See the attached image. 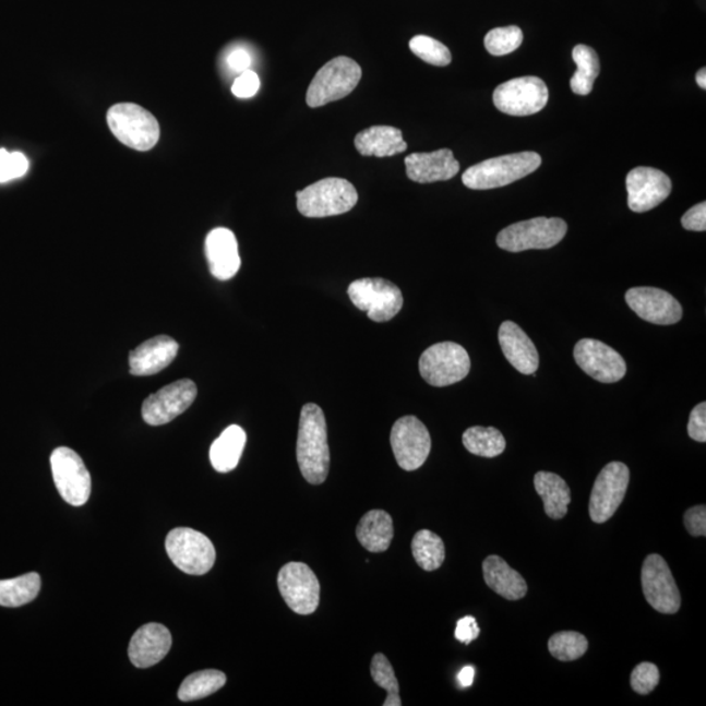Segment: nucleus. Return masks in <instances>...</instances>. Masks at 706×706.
I'll return each mask as SVG.
<instances>
[{
    "label": "nucleus",
    "mask_w": 706,
    "mask_h": 706,
    "mask_svg": "<svg viewBox=\"0 0 706 706\" xmlns=\"http://www.w3.org/2000/svg\"><path fill=\"white\" fill-rule=\"evenodd\" d=\"M296 453L302 477L308 483H325L330 470V448L325 414L320 406L308 404L302 407Z\"/></svg>",
    "instance_id": "obj_1"
},
{
    "label": "nucleus",
    "mask_w": 706,
    "mask_h": 706,
    "mask_svg": "<svg viewBox=\"0 0 706 706\" xmlns=\"http://www.w3.org/2000/svg\"><path fill=\"white\" fill-rule=\"evenodd\" d=\"M540 165L542 157L536 152H518L474 165L462 176V182L472 190L503 188L534 173Z\"/></svg>",
    "instance_id": "obj_2"
},
{
    "label": "nucleus",
    "mask_w": 706,
    "mask_h": 706,
    "mask_svg": "<svg viewBox=\"0 0 706 706\" xmlns=\"http://www.w3.org/2000/svg\"><path fill=\"white\" fill-rule=\"evenodd\" d=\"M297 210L306 217H328L349 213L359 201L354 184L343 178H325L297 191Z\"/></svg>",
    "instance_id": "obj_3"
},
{
    "label": "nucleus",
    "mask_w": 706,
    "mask_h": 706,
    "mask_svg": "<svg viewBox=\"0 0 706 706\" xmlns=\"http://www.w3.org/2000/svg\"><path fill=\"white\" fill-rule=\"evenodd\" d=\"M362 71L358 62L348 57H336L316 72L310 83L307 103L310 108L342 100L351 95L361 81Z\"/></svg>",
    "instance_id": "obj_4"
},
{
    "label": "nucleus",
    "mask_w": 706,
    "mask_h": 706,
    "mask_svg": "<svg viewBox=\"0 0 706 706\" xmlns=\"http://www.w3.org/2000/svg\"><path fill=\"white\" fill-rule=\"evenodd\" d=\"M566 232L567 226L563 219L536 217V219L512 224L501 230L498 246L511 253L551 249L564 239Z\"/></svg>",
    "instance_id": "obj_5"
},
{
    "label": "nucleus",
    "mask_w": 706,
    "mask_h": 706,
    "mask_svg": "<svg viewBox=\"0 0 706 706\" xmlns=\"http://www.w3.org/2000/svg\"><path fill=\"white\" fill-rule=\"evenodd\" d=\"M108 124L118 141L136 151L154 148L160 127L148 110L136 104H117L108 111Z\"/></svg>",
    "instance_id": "obj_6"
},
{
    "label": "nucleus",
    "mask_w": 706,
    "mask_h": 706,
    "mask_svg": "<svg viewBox=\"0 0 706 706\" xmlns=\"http://www.w3.org/2000/svg\"><path fill=\"white\" fill-rule=\"evenodd\" d=\"M165 550L178 570L191 576H203L215 565L213 542L204 534L189 527L171 530L165 540Z\"/></svg>",
    "instance_id": "obj_7"
},
{
    "label": "nucleus",
    "mask_w": 706,
    "mask_h": 706,
    "mask_svg": "<svg viewBox=\"0 0 706 706\" xmlns=\"http://www.w3.org/2000/svg\"><path fill=\"white\" fill-rule=\"evenodd\" d=\"M471 360L457 343L442 342L426 349L419 361V371L429 385L445 387L457 384L470 373Z\"/></svg>",
    "instance_id": "obj_8"
},
{
    "label": "nucleus",
    "mask_w": 706,
    "mask_h": 706,
    "mask_svg": "<svg viewBox=\"0 0 706 706\" xmlns=\"http://www.w3.org/2000/svg\"><path fill=\"white\" fill-rule=\"evenodd\" d=\"M349 299L374 322L394 319L404 307V295L392 282L381 278L355 280L348 287Z\"/></svg>",
    "instance_id": "obj_9"
},
{
    "label": "nucleus",
    "mask_w": 706,
    "mask_h": 706,
    "mask_svg": "<svg viewBox=\"0 0 706 706\" xmlns=\"http://www.w3.org/2000/svg\"><path fill=\"white\" fill-rule=\"evenodd\" d=\"M52 478L65 503L82 506L89 500L92 481L81 455L70 447H58L50 458Z\"/></svg>",
    "instance_id": "obj_10"
},
{
    "label": "nucleus",
    "mask_w": 706,
    "mask_h": 706,
    "mask_svg": "<svg viewBox=\"0 0 706 706\" xmlns=\"http://www.w3.org/2000/svg\"><path fill=\"white\" fill-rule=\"evenodd\" d=\"M494 107L505 115L526 117L539 113L549 103V88L542 79L524 76L499 85L493 94Z\"/></svg>",
    "instance_id": "obj_11"
},
{
    "label": "nucleus",
    "mask_w": 706,
    "mask_h": 706,
    "mask_svg": "<svg viewBox=\"0 0 706 706\" xmlns=\"http://www.w3.org/2000/svg\"><path fill=\"white\" fill-rule=\"evenodd\" d=\"M630 486V468L622 462H611L599 472L594 483L589 513L593 523L605 524L622 505Z\"/></svg>",
    "instance_id": "obj_12"
},
{
    "label": "nucleus",
    "mask_w": 706,
    "mask_h": 706,
    "mask_svg": "<svg viewBox=\"0 0 706 706\" xmlns=\"http://www.w3.org/2000/svg\"><path fill=\"white\" fill-rule=\"evenodd\" d=\"M643 591L653 609L672 615L681 609V591L666 560L657 553L645 559L642 570Z\"/></svg>",
    "instance_id": "obj_13"
},
{
    "label": "nucleus",
    "mask_w": 706,
    "mask_h": 706,
    "mask_svg": "<svg viewBox=\"0 0 706 706\" xmlns=\"http://www.w3.org/2000/svg\"><path fill=\"white\" fill-rule=\"evenodd\" d=\"M279 591L290 610L299 615H310L320 606V581L303 563L284 565L278 576Z\"/></svg>",
    "instance_id": "obj_14"
},
{
    "label": "nucleus",
    "mask_w": 706,
    "mask_h": 706,
    "mask_svg": "<svg viewBox=\"0 0 706 706\" xmlns=\"http://www.w3.org/2000/svg\"><path fill=\"white\" fill-rule=\"evenodd\" d=\"M391 442L395 459L406 471L418 470L431 453L432 440L418 418L404 417L392 429Z\"/></svg>",
    "instance_id": "obj_15"
},
{
    "label": "nucleus",
    "mask_w": 706,
    "mask_h": 706,
    "mask_svg": "<svg viewBox=\"0 0 706 706\" xmlns=\"http://www.w3.org/2000/svg\"><path fill=\"white\" fill-rule=\"evenodd\" d=\"M196 394L198 388L193 381H176L144 400L142 417L149 426L168 424L194 404Z\"/></svg>",
    "instance_id": "obj_16"
},
{
    "label": "nucleus",
    "mask_w": 706,
    "mask_h": 706,
    "mask_svg": "<svg viewBox=\"0 0 706 706\" xmlns=\"http://www.w3.org/2000/svg\"><path fill=\"white\" fill-rule=\"evenodd\" d=\"M574 360L591 379L602 384H613L624 379L626 364L623 356L606 343L581 339L574 347Z\"/></svg>",
    "instance_id": "obj_17"
},
{
    "label": "nucleus",
    "mask_w": 706,
    "mask_h": 706,
    "mask_svg": "<svg viewBox=\"0 0 706 706\" xmlns=\"http://www.w3.org/2000/svg\"><path fill=\"white\" fill-rule=\"evenodd\" d=\"M625 301L639 319L655 323V325H675L683 316L681 302L663 289L631 288L626 290Z\"/></svg>",
    "instance_id": "obj_18"
},
{
    "label": "nucleus",
    "mask_w": 706,
    "mask_h": 706,
    "mask_svg": "<svg viewBox=\"0 0 706 706\" xmlns=\"http://www.w3.org/2000/svg\"><path fill=\"white\" fill-rule=\"evenodd\" d=\"M672 184L663 171L638 167L626 176V191H629V206L633 213L643 214L656 208L668 200Z\"/></svg>",
    "instance_id": "obj_19"
},
{
    "label": "nucleus",
    "mask_w": 706,
    "mask_h": 706,
    "mask_svg": "<svg viewBox=\"0 0 706 706\" xmlns=\"http://www.w3.org/2000/svg\"><path fill=\"white\" fill-rule=\"evenodd\" d=\"M171 648V635L161 624L149 623L134 633L129 657L137 669H148L161 662Z\"/></svg>",
    "instance_id": "obj_20"
},
{
    "label": "nucleus",
    "mask_w": 706,
    "mask_h": 706,
    "mask_svg": "<svg viewBox=\"0 0 706 706\" xmlns=\"http://www.w3.org/2000/svg\"><path fill=\"white\" fill-rule=\"evenodd\" d=\"M206 255L210 272L219 280H229L239 273L241 259L239 243L232 230L216 228L206 239Z\"/></svg>",
    "instance_id": "obj_21"
},
{
    "label": "nucleus",
    "mask_w": 706,
    "mask_h": 706,
    "mask_svg": "<svg viewBox=\"0 0 706 706\" xmlns=\"http://www.w3.org/2000/svg\"><path fill=\"white\" fill-rule=\"evenodd\" d=\"M178 343L167 335H158L145 340L130 352V372L142 375L157 374L168 368L178 354Z\"/></svg>",
    "instance_id": "obj_22"
},
{
    "label": "nucleus",
    "mask_w": 706,
    "mask_h": 706,
    "mask_svg": "<svg viewBox=\"0 0 706 706\" xmlns=\"http://www.w3.org/2000/svg\"><path fill=\"white\" fill-rule=\"evenodd\" d=\"M405 165L407 177L418 183L452 180L459 171V163L447 148L429 152V154L408 155Z\"/></svg>",
    "instance_id": "obj_23"
},
{
    "label": "nucleus",
    "mask_w": 706,
    "mask_h": 706,
    "mask_svg": "<svg viewBox=\"0 0 706 706\" xmlns=\"http://www.w3.org/2000/svg\"><path fill=\"white\" fill-rule=\"evenodd\" d=\"M500 347L507 361L519 373L529 375L538 371L539 354L536 345L517 323L503 322L499 330Z\"/></svg>",
    "instance_id": "obj_24"
},
{
    "label": "nucleus",
    "mask_w": 706,
    "mask_h": 706,
    "mask_svg": "<svg viewBox=\"0 0 706 706\" xmlns=\"http://www.w3.org/2000/svg\"><path fill=\"white\" fill-rule=\"evenodd\" d=\"M484 581L491 590L507 600L523 599L527 594V584L517 571L503 558L491 555L483 563Z\"/></svg>",
    "instance_id": "obj_25"
},
{
    "label": "nucleus",
    "mask_w": 706,
    "mask_h": 706,
    "mask_svg": "<svg viewBox=\"0 0 706 706\" xmlns=\"http://www.w3.org/2000/svg\"><path fill=\"white\" fill-rule=\"evenodd\" d=\"M355 147L362 156L388 157L405 152L407 143L399 129L372 127L356 135Z\"/></svg>",
    "instance_id": "obj_26"
},
{
    "label": "nucleus",
    "mask_w": 706,
    "mask_h": 706,
    "mask_svg": "<svg viewBox=\"0 0 706 706\" xmlns=\"http://www.w3.org/2000/svg\"><path fill=\"white\" fill-rule=\"evenodd\" d=\"M356 537L366 550L373 553L385 552L394 538L391 514L385 511H371L360 519Z\"/></svg>",
    "instance_id": "obj_27"
},
{
    "label": "nucleus",
    "mask_w": 706,
    "mask_h": 706,
    "mask_svg": "<svg viewBox=\"0 0 706 706\" xmlns=\"http://www.w3.org/2000/svg\"><path fill=\"white\" fill-rule=\"evenodd\" d=\"M537 493L543 500L545 512L552 519L566 516L572 501L571 488L558 474L539 471L534 477Z\"/></svg>",
    "instance_id": "obj_28"
},
{
    "label": "nucleus",
    "mask_w": 706,
    "mask_h": 706,
    "mask_svg": "<svg viewBox=\"0 0 706 706\" xmlns=\"http://www.w3.org/2000/svg\"><path fill=\"white\" fill-rule=\"evenodd\" d=\"M246 444V431L239 426L228 427L210 448L211 465L217 472L224 474L235 470L239 466Z\"/></svg>",
    "instance_id": "obj_29"
},
{
    "label": "nucleus",
    "mask_w": 706,
    "mask_h": 706,
    "mask_svg": "<svg viewBox=\"0 0 706 706\" xmlns=\"http://www.w3.org/2000/svg\"><path fill=\"white\" fill-rule=\"evenodd\" d=\"M572 56L578 70L571 79V88L576 95L587 96L591 94L594 82L599 75V58L596 50L586 45H577Z\"/></svg>",
    "instance_id": "obj_30"
},
{
    "label": "nucleus",
    "mask_w": 706,
    "mask_h": 706,
    "mask_svg": "<svg viewBox=\"0 0 706 706\" xmlns=\"http://www.w3.org/2000/svg\"><path fill=\"white\" fill-rule=\"evenodd\" d=\"M41 590V578L37 573L24 574L17 578L0 581V606L22 607L33 602Z\"/></svg>",
    "instance_id": "obj_31"
},
{
    "label": "nucleus",
    "mask_w": 706,
    "mask_h": 706,
    "mask_svg": "<svg viewBox=\"0 0 706 706\" xmlns=\"http://www.w3.org/2000/svg\"><path fill=\"white\" fill-rule=\"evenodd\" d=\"M227 683V675L219 670H203L189 675L178 690V698L189 703L216 694Z\"/></svg>",
    "instance_id": "obj_32"
},
{
    "label": "nucleus",
    "mask_w": 706,
    "mask_h": 706,
    "mask_svg": "<svg viewBox=\"0 0 706 706\" xmlns=\"http://www.w3.org/2000/svg\"><path fill=\"white\" fill-rule=\"evenodd\" d=\"M462 441L468 452L479 457L494 458L503 454L506 441L499 429L490 427H471L462 435Z\"/></svg>",
    "instance_id": "obj_33"
},
{
    "label": "nucleus",
    "mask_w": 706,
    "mask_h": 706,
    "mask_svg": "<svg viewBox=\"0 0 706 706\" xmlns=\"http://www.w3.org/2000/svg\"><path fill=\"white\" fill-rule=\"evenodd\" d=\"M411 547L415 562L421 570L433 572L445 562V545L438 534L420 530L415 534Z\"/></svg>",
    "instance_id": "obj_34"
},
{
    "label": "nucleus",
    "mask_w": 706,
    "mask_h": 706,
    "mask_svg": "<svg viewBox=\"0 0 706 706\" xmlns=\"http://www.w3.org/2000/svg\"><path fill=\"white\" fill-rule=\"evenodd\" d=\"M587 649H589V642L578 632L555 633L549 642L551 656L562 662L576 661V659L585 656Z\"/></svg>",
    "instance_id": "obj_35"
},
{
    "label": "nucleus",
    "mask_w": 706,
    "mask_h": 706,
    "mask_svg": "<svg viewBox=\"0 0 706 706\" xmlns=\"http://www.w3.org/2000/svg\"><path fill=\"white\" fill-rule=\"evenodd\" d=\"M371 674L375 684L380 685L381 689L387 691V697L384 703L385 706H400V696H399V683L397 677L388 659L378 653L372 658L371 665Z\"/></svg>",
    "instance_id": "obj_36"
},
{
    "label": "nucleus",
    "mask_w": 706,
    "mask_h": 706,
    "mask_svg": "<svg viewBox=\"0 0 706 706\" xmlns=\"http://www.w3.org/2000/svg\"><path fill=\"white\" fill-rule=\"evenodd\" d=\"M524 43V33L516 25L496 28L487 33L486 49L494 57H503L516 51Z\"/></svg>",
    "instance_id": "obj_37"
},
{
    "label": "nucleus",
    "mask_w": 706,
    "mask_h": 706,
    "mask_svg": "<svg viewBox=\"0 0 706 706\" xmlns=\"http://www.w3.org/2000/svg\"><path fill=\"white\" fill-rule=\"evenodd\" d=\"M410 49L415 56L438 68H445L452 63V52L438 39L428 36H415L410 41Z\"/></svg>",
    "instance_id": "obj_38"
},
{
    "label": "nucleus",
    "mask_w": 706,
    "mask_h": 706,
    "mask_svg": "<svg viewBox=\"0 0 706 706\" xmlns=\"http://www.w3.org/2000/svg\"><path fill=\"white\" fill-rule=\"evenodd\" d=\"M659 670L657 665L643 662L636 666L631 674V687L638 695H649L659 684Z\"/></svg>",
    "instance_id": "obj_39"
},
{
    "label": "nucleus",
    "mask_w": 706,
    "mask_h": 706,
    "mask_svg": "<svg viewBox=\"0 0 706 706\" xmlns=\"http://www.w3.org/2000/svg\"><path fill=\"white\" fill-rule=\"evenodd\" d=\"M29 169L28 158L22 152H9L0 148V183L23 177Z\"/></svg>",
    "instance_id": "obj_40"
},
{
    "label": "nucleus",
    "mask_w": 706,
    "mask_h": 706,
    "mask_svg": "<svg viewBox=\"0 0 706 706\" xmlns=\"http://www.w3.org/2000/svg\"><path fill=\"white\" fill-rule=\"evenodd\" d=\"M260 76L256 75L254 71L247 70L236 79L232 92L236 97L250 98L256 95V92L260 91Z\"/></svg>",
    "instance_id": "obj_41"
},
{
    "label": "nucleus",
    "mask_w": 706,
    "mask_h": 706,
    "mask_svg": "<svg viewBox=\"0 0 706 706\" xmlns=\"http://www.w3.org/2000/svg\"><path fill=\"white\" fill-rule=\"evenodd\" d=\"M684 525L685 529L691 534L692 537H705L706 536V506L697 505L691 507L684 514Z\"/></svg>",
    "instance_id": "obj_42"
},
{
    "label": "nucleus",
    "mask_w": 706,
    "mask_h": 706,
    "mask_svg": "<svg viewBox=\"0 0 706 706\" xmlns=\"http://www.w3.org/2000/svg\"><path fill=\"white\" fill-rule=\"evenodd\" d=\"M689 435L697 442L706 441V404L697 405L690 415Z\"/></svg>",
    "instance_id": "obj_43"
},
{
    "label": "nucleus",
    "mask_w": 706,
    "mask_h": 706,
    "mask_svg": "<svg viewBox=\"0 0 706 706\" xmlns=\"http://www.w3.org/2000/svg\"><path fill=\"white\" fill-rule=\"evenodd\" d=\"M684 229L694 230V232H705L706 230V203L696 204L682 217Z\"/></svg>",
    "instance_id": "obj_44"
},
{
    "label": "nucleus",
    "mask_w": 706,
    "mask_h": 706,
    "mask_svg": "<svg viewBox=\"0 0 706 706\" xmlns=\"http://www.w3.org/2000/svg\"><path fill=\"white\" fill-rule=\"evenodd\" d=\"M479 635L480 629L474 617H465L458 620L457 629H455V638L459 643L470 645Z\"/></svg>",
    "instance_id": "obj_45"
},
{
    "label": "nucleus",
    "mask_w": 706,
    "mask_h": 706,
    "mask_svg": "<svg viewBox=\"0 0 706 706\" xmlns=\"http://www.w3.org/2000/svg\"><path fill=\"white\" fill-rule=\"evenodd\" d=\"M250 63H252V58L247 50L237 49L230 52L228 57V65L236 72L242 74L243 71L249 70Z\"/></svg>",
    "instance_id": "obj_46"
},
{
    "label": "nucleus",
    "mask_w": 706,
    "mask_h": 706,
    "mask_svg": "<svg viewBox=\"0 0 706 706\" xmlns=\"http://www.w3.org/2000/svg\"><path fill=\"white\" fill-rule=\"evenodd\" d=\"M475 670L471 666H466L465 669H462L458 674V682L460 687L468 689L471 687L474 683Z\"/></svg>",
    "instance_id": "obj_47"
},
{
    "label": "nucleus",
    "mask_w": 706,
    "mask_h": 706,
    "mask_svg": "<svg viewBox=\"0 0 706 706\" xmlns=\"http://www.w3.org/2000/svg\"><path fill=\"white\" fill-rule=\"evenodd\" d=\"M696 82L698 84V87H701L703 89L706 88V70L705 69H702L701 71L697 72Z\"/></svg>",
    "instance_id": "obj_48"
}]
</instances>
